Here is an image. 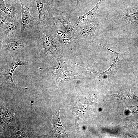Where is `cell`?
I'll return each instance as SVG.
<instances>
[{
    "label": "cell",
    "instance_id": "cell-1",
    "mask_svg": "<svg viewBox=\"0 0 138 138\" xmlns=\"http://www.w3.org/2000/svg\"><path fill=\"white\" fill-rule=\"evenodd\" d=\"M37 41L40 58L44 61L57 57L62 52V47L55 38L49 25L39 31Z\"/></svg>",
    "mask_w": 138,
    "mask_h": 138
},
{
    "label": "cell",
    "instance_id": "cell-2",
    "mask_svg": "<svg viewBox=\"0 0 138 138\" xmlns=\"http://www.w3.org/2000/svg\"><path fill=\"white\" fill-rule=\"evenodd\" d=\"M39 12V18L30 26L36 31H39L49 25V20L54 16L59 10L53 6V0H34Z\"/></svg>",
    "mask_w": 138,
    "mask_h": 138
},
{
    "label": "cell",
    "instance_id": "cell-3",
    "mask_svg": "<svg viewBox=\"0 0 138 138\" xmlns=\"http://www.w3.org/2000/svg\"><path fill=\"white\" fill-rule=\"evenodd\" d=\"M12 61L9 65H3L0 67V78L5 80L9 87L20 90V88L14 82L13 74L15 70L19 66L22 65L25 67H30L32 63L30 59L21 60L15 55H12Z\"/></svg>",
    "mask_w": 138,
    "mask_h": 138
},
{
    "label": "cell",
    "instance_id": "cell-4",
    "mask_svg": "<svg viewBox=\"0 0 138 138\" xmlns=\"http://www.w3.org/2000/svg\"><path fill=\"white\" fill-rule=\"evenodd\" d=\"M92 94L91 93L87 97L79 99L74 104L69 106L75 119V126L74 133L78 134L79 132L80 126L89 106L94 103Z\"/></svg>",
    "mask_w": 138,
    "mask_h": 138
},
{
    "label": "cell",
    "instance_id": "cell-5",
    "mask_svg": "<svg viewBox=\"0 0 138 138\" xmlns=\"http://www.w3.org/2000/svg\"><path fill=\"white\" fill-rule=\"evenodd\" d=\"M1 12L6 14L15 21L21 24L22 6L19 0H5L0 1Z\"/></svg>",
    "mask_w": 138,
    "mask_h": 138
},
{
    "label": "cell",
    "instance_id": "cell-6",
    "mask_svg": "<svg viewBox=\"0 0 138 138\" xmlns=\"http://www.w3.org/2000/svg\"><path fill=\"white\" fill-rule=\"evenodd\" d=\"M0 29L1 39H3L4 41L18 40V38L21 34V24L11 18L6 25Z\"/></svg>",
    "mask_w": 138,
    "mask_h": 138
},
{
    "label": "cell",
    "instance_id": "cell-7",
    "mask_svg": "<svg viewBox=\"0 0 138 138\" xmlns=\"http://www.w3.org/2000/svg\"><path fill=\"white\" fill-rule=\"evenodd\" d=\"M51 27L55 38L61 46L64 47H69L77 44L78 39L67 33L58 22H55Z\"/></svg>",
    "mask_w": 138,
    "mask_h": 138
},
{
    "label": "cell",
    "instance_id": "cell-8",
    "mask_svg": "<svg viewBox=\"0 0 138 138\" xmlns=\"http://www.w3.org/2000/svg\"><path fill=\"white\" fill-rule=\"evenodd\" d=\"M60 108L57 109L52 113L53 126L50 132L47 135L42 136L44 137L69 138L62 125L59 117Z\"/></svg>",
    "mask_w": 138,
    "mask_h": 138
},
{
    "label": "cell",
    "instance_id": "cell-9",
    "mask_svg": "<svg viewBox=\"0 0 138 138\" xmlns=\"http://www.w3.org/2000/svg\"><path fill=\"white\" fill-rule=\"evenodd\" d=\"M22 6V12L21 24V34L24 31L28 25L37 19L31 14L30 9L33 0H19Z\"/></svg>",
    "mask_w": 138,
    "mask_h": 138
},
{
    "label": "cell",
    "instance_id": "cell-10",
    "mask_svg": "<svg viewBox=\"0 0 138 138\" xmlns=\"http://www.w3.org/2000/svg\"><path fill=\"white\" fill-rule=\"evenodd\" d=\"M55 19L60 21L63 26L65 31L70 36L75 37L80 30V28L73 25L71 23L69 17L59 10L52 19Z\"/></svg>",
    "mask_w": 138,
    "mask_h": 138
},
{
    "label": "cell",
    "instance_id": "cell-11",
    "mask_svg": "<svg viewBox=\"0 0 138 138\" xmlns=\"http://www.w3.org/2000/svg\"><path fill=\"white\" fill-rule=\"evenodd\" d=\"M102 1L100 0L91 10L82 15L79 16L76 21L74 26L80 28L84 25L95 20L96 16L101 9Z\"/></svg>",
    "mask_w": 138,
    "mask_h": 138
},
{
    "label": "cell",
    "instance_id": "cell-12",
    "mask_svg": "<svg viewBox=\"0 0 138 138\" xmlns=\"http://www.w3.org/2000/svg\"><path fill=\"white\" fill-rule=\"evenodd\" d=\"M99 23L96 20L84 25L80 28V30L75 38L78 39L84 38L93 42L94 35Z\"/></svg>",
    "mask_w": 138,
    "mask_h": 138
},
{
    "label": "cell",
    "instance_id": "cell-13",
    "mask_svg": "<svg viewBox=\"0 0 138 138\" xmlns=\"http://www.w3.org/2000/svg\"><path fill=\"white\" fill-rule=\"evenodd\" d=\"M25 43L20 40L0 41L1 51H3L16 55L24 48Z\"/></svg>",
    "mask_w": 138,
    "mask_h": 138
},
{
    "label": "cell",
    "instance_id": "cell-14",
    "mask_svg": "<svg viewBox=\"0 0 138 138\" xmlns=\"http://www.w3.org/2000/svg\"><path fill=\"white\" fill-rule=\"evenodd\" d=\"M49 67L52 76L57 79L64 70L65 65L62 60L60 58L54 57L50 60Z\"/></svg>",
    "mask_w": 138,
    "mask_h": 138
},
{
    "label": "cell",
    "instance_id": "cell-15",
    "mask_svg": "<svg viewBox=\"0 0 138 138\" xmlns=\"http://www.w3.org/2000/svg\"><path fill=\"white\" fill-rule=\"evenodd\" d=\"M119 16V20L125 24H138V12L135 10L122 11Z\"/></svg>",
    "mask_w": 138,
    "mask_h": 138
},
{
    "label": "cell",
    "instance_id": "cell-16",
    "mask_svg": "<svg viewBox=\"0 0 138 138\" xmlns=\"http://www.w3.org/2000/svg\"><path fill=\"white\" fill-rule=\"evenodd\" d=\"M1 112L4 121L9 127L13 128L16 126V114L13 110L3 107Z\"/></svg>",
    "mask_w": 138,
    "mask_h": 138
},
{
    "label": "cell",
    "instance_id": "cell-17",
    "mask_svg": "<svg viewBox=\"0 0 138 138\" xmlns=\"http://www.w3.org/2000/svg\"><path fill=\"white\" fill-rule=\"evenodd\" d=\"M80 76L79 74L67 70L64 71L61 74L59 79L58 82L68 81L75 79H79Z\"/></svg>",
    "mask_w": 138,
    "mask_h": 138
},
{
    "label": "cell",
    "instance_id": "cell-18",
    "mask_svg": "<svg viewBox=\"0 0 138 138\" xmlns=\"http://www.w3.org/2000/svg\"><path fill=\"white\" fill-rule=\"evenodd\" d=\"M0 28H1L6 25L10 18L4 12H0Z\"/></svg>",
    "mask_w": 138,
    "mask_h": 138
},
{
    "label": "cell",
    "instance_id": "cell-19",
    "mask_svg": "<svg viewBox=\"0 0 138 138\" xmlns=\"http://www.w3.org/2000/svg\"><path fill=\"white\" fill-rule=\"evenodd\" d=\"M135 10L138 12V1L136 2L134 5Z\"/></svg>",
    "mask_w": 138,
    "mask_h": 138
},
{
    "label": "cell",
    "instance_id": "cell-20",
    "mask_svg": "<svg viewBox=\"0 0 138 138\" xmlns=\"http://www.w3.org/2000/svg\"><path fill=\"white\" fill-rule=\"evenodd\" d=\"M79 0H77V4H76V6H77L78 5V4L79 3Z\"/></svg>",
    "mask_w": 138,
    "mask_h": 138
},
{
    "label": "cell",
    "instance_id": "cell-21",
    "mask_svg": "<svg viewBox=\"0 0 138 138\" xmlns=\"http://www.w3.org/2000/svg\"><path fill=\"white\" fill-rule=\"evenodd\" d=\"M4 0H0V1H4Z\"/></svg>",
    "mask_w": 138,
    "mask_h": 138
}]
</instances>
